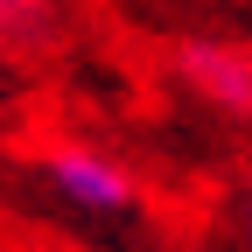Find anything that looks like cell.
<instances>
[{
    "mask_svg": "<svg viewBox=\"0 0 252 252\" xmlns=\"http://www.w3.org/2000/svg\"><path fill=\"white\" fill-rule=\"evenodd\" d=\"M42 182L77 217H126V210H133V175H126L112 154L84 147V140H56L42 154Z\"/></svg>",
    "mask_w": 252,
    "mask_h": 252,
    "instance_id": "cell-1",
    "label": "cell"
},
{
    "mask_svg": "<svg viewBox=\"0 0 252 252\" xmlns=\"http://www.w3.org/2000/svg\"><path fill=\"white\" fill-rule=\"evenodd\" d=\"M182 70L203 84V98L231 105V112H252V56H245V49H224V42H189V49H182Z\"/></svg>",
    "mask_w": 252,
    "mask_h": 252,
    "instance_id": "cell-2",
    "label": "cell"
},
{
    "mask_svg": "<svg viewBox=\"0 0 252 252\" xmlns=\"http://www.w3.org/2000/svg\"><path fill=\"white\" fill-rule=\"evenodd\" d=\"M7 21H14V0H0V49H7Z\"/></svg>",
    "mask_w": 252,
    "mask_h": 252,
    "instance_id": "cell-3",
    "label": "cell"
},
{
    "mask_svg": "<svg viewBox=\"0 0 252 252\" xmlns=\"http://www.w3.org/2000/svg\"><path fill=\"white\" fill-rule=\"evenodd\" d=\"M245 231H252V210H245Z\"/></svg>",
    "mask_w": 252,
    "mask_h": 252,
    "instance_id": "cell-4",
    "label": "cell"
}]
</instances>
